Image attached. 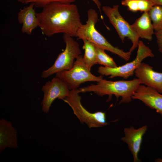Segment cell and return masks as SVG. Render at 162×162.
I'll return each instance as SVG.
<instances>
[{"instance_id": "cell-1", "label": "cell", "mask_w": 162, "mask_h": 162, "mask_svg": "<svg viewBox=\"0 0 162 162\" xmlns=\"http://www.w3.org/2000/svg\"><path fill=\"white\" fill-rule=\"evenodd\" d=\"M36 14L42 33L48 37L60 33L76 37L82 24L77 7L72 3L52 2Z\"/></svg>"}, {"instance_id": "cell-2", "label": "cell", "mask_w": 162, "mask_h": 162, "mask_svg": "<svg viewBox=\"0 0 162 162\" xmlns=\"http://www.w3.org/2000/svg\"><path fill=\"white\" fill-rule=\"evenodd\" d=\"M141 84L140 80L135 79L130 80L108 81L102 79L97 84L78 88L79 93L93 92L100 96L108 95L110 99L112 95L117 98H121L120 103H128L131 100L132 96Z\"/></svg>"}, {"instance_id": "cell-3", "label": "cell", "mask_w": 162, "mask_h": 162, "mask_svg": "<svg viewBox=\"0 0 162 162\" xmlns=\"http://www.w3.org/2000/svg\"><path fill=\"white\" fill-rule=\"evenodd\" d=\"M88 19L86 23L82 24L78 29L76 37L78 39H85L95 46L104 49L118 55L126 61L129 60L131 52H124L114 47L96 29L95 25L98 20V14L93 9H90L87 12Z\"/></svg>"}, {"instance_id": "cell-4", "label": "cell", "mask_w": 162, "mask_h": 162, "mask_svg": "<svg viewBox=\"0 0 162 162\" xmlns=\"http://www.w3.org/2000/svg\"><path fill=\"white\" fill-rule=\"evenodd\" d=\"M77 89L70 90L68 96L63 100L71 107L80 122L86 124L90 128L107 125L106 113L102 111L91 112L86 110L81 103V97Z\"/></svg>"}, {"instance_id": "cell-5", "label": "cell", "mask_w": 162, "mask_h": 162, "mask_svg": "<svg viewBox=\"0 0 162 162\" xmlns=\"http://www.w3.org/2000/svg\"><path fill=\"white\" fill-rule=\"evenodd\" d=\"M85 64L81 55L74 61L70 70L60 71L56 74L55 76L64 81L70 90L78 89L80 85L87 82H98L103 79L100 75L96 76L93 75Z\"/></svg>"}, {"instance_id": "cell-6", "label": "cell", "mask_w": 162, "mask_h": 162, "mask_svg": "<svg viewBox=\"0 0 162 162\" xmlns=\"http://www.w3.org/2000/svg\"><path fill=\"white\" fill-rule=\"evenodd\" d=\"M63 38L65 44L64 50L58 55L51 66L42 72V77L45 78L60 71L70 70L74 60L81 55L79 44L72 37L64 34Z\"/></svg>"}, {"instance_id": "cell-7", "label": "cell", "mask_w": 162, "mask_h": 162, "mask_svg": "<svg viewBox=\"0 0 162 162\" xmlns=\"http://www.w3.org/2000/svg\"><path fill=\"white\" fill-rule=\"evenodd\" d=\"M138 47L136 56L132 61L114 68L100 66L98 67V72L102 76H110L109 78H110L120 77L127 79L132 76L144 59L154 56L152 50L142 41L139 40Z\"/></svg>"}, {"instance_id": "cell-8", "label": "cell", "mask_w": 162, "mask_h": 162, "mask_svg": "<svg viewBox=\"0 0 162 162\" xmlns=\"http://www.w3.org/2000/svg\"><path fill=\"white\" fill-rule=\"evenodd\" d=\"M118 7V5H113L112 8L104 6L102 9L115 28L122 41L123 42L125 38L131 40L132 45L129 51L132 52L138 47L140 37L133 29L131 25L121 15Z\"/></svg>"}, {"instance_id": "cell-9", "label": "cell", "mask_w": 162, "mask_h": 162, "mask_svg": "<svg viewBox=\"0 0 162 162\" xmlns=\"http://www.w3.org/2000/svg\"><path fill=\"white\" fill-rule=\"evenodd\" d=\"M42 91L44 93L41 102L42 110L48 113L53 101L57 98L63 100L68 96L70 90L64 81L55 76L46 82L42 88Z\"/></svg>"}, {"instance_id": "cell-10", "label": "cell", "mask_w": 162, "mask_h": 162, "mask_svg": "<svg viewBox=\"0 0 162 162\" xmlns=\"http://www.w3.org/2000/svg\"><path fill=\"white\" fill-rule=\"evenodd\" d=\"M132 99L141 101L149 107L155 110L162 117V94L155 89L140 85Z\"/></svg>"}, {"instance_id": "cell-11", "label": "cell", "mask_w": 162, "mask_h": 162, "mask_svg": "<svg viewBox=\"0 0 162 162\" xmlns=\"http://www.w3.org/2000/svg\"><path fill=\"white\" fill-rule=\"evenodd\" d=\"M147 130V126L144 125L136 129L132 126L125 128L124 129V136L121 140L127 144L131 152L134 162H139L138 158L143 136Z\"/></svg>"}, {"instance_id": "cell-12", "label": "cell", "mask_w": 162, "mask_h": 162, "mask_svg": "<svg viewBox=\"0 0 162 162\" xmlns=\"http://www.w3.org/2000/svg\"><path fill=\"white\" fill-rule=\"evenodd\" d=\"M134 74L141 84L154 88L162 93V73L156 72L149 64L142 62Z\"/></svg>"}, {"instance_id": "cell-13", "label": "cell", "mask_w": 162, "mask_h": 162, "mask_svg": "<svg viewBox=\"0 0 162 162\" xmlns=\"http://www.w3.org/2000/svg\"><path fill=\"white\" fill-rule=\"evenodd\" d=\"M17 129L13 126L11 122L2 118L0 120V152L7 148L18 147Z\"/></svg>"}, {"instance_id": "cell-14", "label": "cell", "mask_w": 162, "mask_h": 162, "mask_svg": "<svg viewBox=\"0 0 162 162\" xmlns=\"http://www.w3.org/2000/svg\"><path fill=\"white\" fill-rule=\"evenodd\" d=\"M34 6L33 3H30L28 6L20 9L17 14L18 21L22 25L21 32L28 35H31L33 31L39 27Z\"/></svg>"}, {"instance_id": "cell-15", "label": "cell", "mask_w": 162, "mask_h": 162, "mask_svg": "<svg viewBox=\"0 0 162 162\" xmlns=\"http://www.w3.org/2000/svg\"><path fill=\"white\" fill-rule=\"evenodd\" d=\"M131 26L140 38L152 40L154 29L148 12H144Z\"/></svg>"}, {"instance_id": "cell-16", "label": "cell", "mask_w": 162, "mask_h": 162, "mask_svg": "<svg viewBox=\"0 0 162 162\" xmlns=\"http://www.w3.org/2000/svg\"><path fill=\"white\" fill-rule=\"evenodd\" d=\"M82 40L84 43L82 48L84 50L83 59L85 64L91 70L94 65L97 64L95 46L86 39H83Z\"/></svg>"}, {"instance_id": "cell-17", "label": "cell", "mask_w": 162, "mask_h": 162, "mask_svg": "<svg viewBox=\"0 0 162 162\" xmlns=\"http://www.w3.org/2000/svg\"><path fill=\"white\" fill-rule=\"evenodd\" d=\"M121 4L132 12H148L154 6L148 0H122Z\"/></svg>"}, {"instance_id": "cell-18", "label": "cell", "mask_w": 162, "mask_h": 162, "mask_svg": "<svg viewBox=\"0 0 162 162\" xmlns=\"http://www.w3.org/2000/svg\"><path fill=\"white\" fill-rule=\"evenodd\" d=\"M155 32L162 30V6L154 5L148 12Z\"/></svg>"}, {"instance_id": "cell-19", "label": "cell", "mask_w": 162, "mask_h": 162, "mask_svg": "<svg viewBox=\"0 0 162 162\" xmlns=\"http://www.w3.org/2000/svg\"><path fill=\"white\" fill-rule=\"evenodd\" d=\"M95 49L98 64L110 68L117 66L113 58L105 52V50L96 46Z\"/></svg>"}, {"instance_id": "cell-20", "label": "cell", "mask_w": 162, "mask_h": 162, "mask_svg": "<svg viewBox=\"0 0 162 162\" xmlns=\"http://www.w3.org/2000/svg\"><path fill=\"white\" fill-rule=\"evenodd\" d=\"M17 1L22 4L33 3L36 7L43 8L47 5L53 2L72 3L75 2L76 0H17Z\"/></svg>"}, {"instance_id": "cell-21", "label": "cell", "mask_w": 162, "mask_h": 162, "mask_svg": "<svg viewBox=\"0 0 162 162\" xmlns=\"http://www.w3.org/2000/svg\"><path fill=\"white\" fill-rule=\"evenodd\" d=\"M155 34L157 38L159 51L162 54V30L155 32Z\"/></svg>"}, {"instance_id": "cell-22", "label": "cell", "mask_w": 162, "mask_h": 162, "mask_svg": "<svg viewBox=\"0 0 162 162\" xmlns=\"http://www.w3.org/2000/svg\"><path fill=\"white\" fill-rule=\"evenodd\" d=\"M151 2L153 5L162 6V0H148Z\"/></svg>"}, {"instance_id": "cell-23", "label": "cell", "mask_w": 162, "mask_h": 162, "mask_svg": "<svg viewBox=\"0 0 162 162\" xmlns=\"http://www.w3.org/2000/svg\"><path fill=\"white\" fill-rule=\"evenodd\" d=\"M96 4L101 14V4L99 0H92Z\"/></svg>"}]
</instances>
